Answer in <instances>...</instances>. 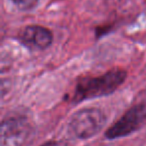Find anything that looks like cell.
<instances>
[{"label":"cell","mask_w":146,"mask_h":146,"mask_svg":"<svg viewBox=\"0 0 146 146\" xmlns=\"http://www.w3.org/2000/svg\"><path fill=\"white\" fill-rule=\"evenodd\" d=\"M146 123V105L138 104L130 108L113 126L106 131L105 137L115 139L124 137L140 129Z\"/></svg>","instance_id":"3"},{"label":"cell","mask_w":146,"mask_h":146,"mask_svg":"<svg viewBox=\"0 0 146 146\" xmlns=\"http://www.w3.org/2000/svg\"><path fill=\"white\" fill-rule=\"evenodd\" d=\"M21 43L32 50H43L52 43L53 35L50 30L38 25H30L19 34Z\"/></svg>","instance_id":"5"},{"label":"cell","mask_w":146,"mask_h":146,"mask_svg":"<svg viewBox=\"0 0 146 146\" xmlns=\"http://www.w3.org/2000/svg\"><path fill=\"white\" fill-rule=\"evenodd\" d=\"M42 146H65L62 142H57V141H49L44 143Z\"/></svg>","instance_id":"7"},{"label":"cell","mask_w":146,"mask_h":146,"mask_svg":"<svg viewBox=\"0 0 146 146\" xmlns=\"http://www.w3.org/2000/svg\"><path fill=\"white\" fill-rule=\"evenodd\" d=\"M30 130V123L23 116L7 117L1 124L0 146H22Z\"/></svg>","instance_id":"4"},{"label":"cell","mask_w":146,"mask_h":146,"mask_svg":"<svg viewBox=\"0 0 146 146\" xmlns=\"http://www.w3.org/2000/svg\"><path fill=\"white\" fill-rule=\"evenodd\" d=\"M126 76V71L114 68L101 76L82 78L76 85L71 100L73 102H80L111 94L123 83Z\"/></svg>","instance_id":"1"},{"label":"cell","mask_w":146,"mask_h":146,"mask_svg":"<svg viewBox=\"0 0 146 146\" xmlns=\"http://www.w3.org/2000/svg\"><path fill=\"white\" fill-rule=\"evenodd\" d=\"M15 4H17L21 9H28L33 7L38 0H12Z\"/></svg>","instance_id":"6"},{"label":"cell","mask_w":146,"mask_h":146,"mask_svg":"<svg viewBox=\"0 0 146 146\" xmlns=\"http://www.w3.org/2000/svg\"><path fill=\"white\" fill-rule=\"evenodd\" d=\"M105 116L96 108H85L76 112L69 123V131L80 139H87L102 129Z\"/></svg>","instance_id":"2"}]
</instances>
